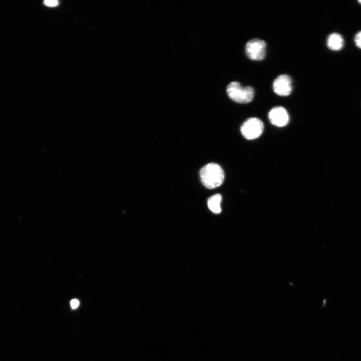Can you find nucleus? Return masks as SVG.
Segmentation results:
<instances>
[{"mask_svg": "<svg viewBox=\"0 0 361 361\" xmlns=\"http://www.w3.org/2000/svg\"><path fill=\"white\" fill-rule=\"evenodd\" d=\"M201 180L208 189H215L220 186L224 179V172L221 166L212 162L204 166L200 171Z\"/></svg>", "mask_w": 361, "mask_h": 361, "instance_id": "f257e3e1", "label": "nucleus"}, {"mask_svg": "<svg viewBox=\"0 0 361 361\" xmlns=\"http://www.w3.org/2000/svg\"><path fill=\"white\" fill-rule=\"evenodd\" d=\"M226 90L229 97L238 103H248L252 100L254 96V91L252 87H243L236 81L230 83Z\"/></svg>", "mask_w": 361, "mask_h": 361, "instance_id": "f03ea898", "label": "nucleus"}, {"mask_svg": "<svg viewBox=\"0 0 361 361\" xmlns=\"http://www.w3.org/2000/svg\"><path fill=\"white\" fill-rule=\"evenodd\" d=\"M263 130V122L256 117L248 118L241 127L242 134L248 140L255 139L259 137L262 134Z\"/></svg>", "mask_w": 361, "mask_h": 361, "instance_id": "7ed1b4c3", "label": "nucleus"}, {"mask_svg": "<svg viewBox=\"0 0 361 361\" xmlns=\"http://www.w3.org/2000/svg\"><path fill=\"white\" fill-rule=\"evenodd\" d=\"M266 43L259 39L249 41L245 46V53L247 57L252 60H263L266 54Z\"/></svg>", "mask_w": 361, "mask_h": 361, "instance_id": "20e7f679", "label": "nucleus"}, {"mask_svg": "<svg viewBox=\"0 0 361 361\" xmlns=\"http://www.w3.org/2000/svg\"><path fill=\"white\" fill-rule=\"evenodd\" d=\"M274 92L282 96L290 94L292 90V80L288 75L282 74L278 76L273 83Z\"/></svg>", "mask_w": 361, "mask_h": 361, "instance_id": "39448f33", "label": "nucleus"}, {"mask_svg": "<svg viewBox=\"0 0 361 361\" xmlns=\"http://www.w3.org/2000/svg\"><path fill=\"white\" fill-rule=\"evenodd\" d=\"M268 118L270 122L277 127H283L289 121V115L286 110L281 106L272 108L269 112Z\"/></svg>", "mask_w": 361, "mask_h": 361, "instance_id": "423d86ee", "label": "nucleus"}, {"mask_svg": "<svg viewBox=\"0 0 361 361\" xmlns=\"http://www.w3.org/2000/svg\"><path fill=\"white\" fill-rule=\"evenodd\" d=\"M344 43L342 36L337 33H332L329 35L326 40L328 49L334 51L341 50L344 46Z\"/></svg>", "mask_w": 361, "mask_h": 361, "instance_id": "0eeeda50", "label": "nucleus"}, {"mask_svg": "<svg viewBox=\"0 0 361 361\" xmlns=\"http://www.w3.org/2000/svg\"><path fill=\"white\" fill-rule=\"evenodd\" d=\"M222 196L219 194L210 197L208 200V206L209 209L214 213H220L221 212L220 206Z\"/></svg>", "mask_w": 361, "mask_h": 361, "instance_id": "6e6552de", "label": "nucleus"}, {"mask_svg": "<svg viewBox=\"0 0 361 361\" xmlns=\"http://www.w3.org/2000/svg\"><path fill=\"white\" fill-rule=\"evenodd\" d=\"M354 42L355 46L361 49V31H358L354 36Z\"/></svg>", "mask_w": 361, "mask_h": 361, "instance_id": "1a4fd4ad", "label": "nucleus"}, {"mask_svg": "<svg viewBox=\"0 0 361 361\" xmlns=\"http://www.w3.org/2000/svg\"><path fill=\"white\" fill-rule=\"evenodd\" d=\"M44 4L48 7H55L59 4V2L55 0H46L44 2Z\"/></svg>", "mask_w": 361, "mask_h": 361, "instance_id": "9d476101", "label": "nucleus"}, {"mask_svg": "<svg viewBox=\"0 0 361 361\" xmlns=\"http://www.w3.org/2000/svg\"><path fill=\"white\" fill-rule=\"evenodd\" d=\"M70 305L73 309H75L78 307L79 305V301L76 299H72L70 302Z\"/></svg>", "mask_w": 361, "mask_h": 361, "instance_id": "9b49d317", "label": "nucleus"}, {"mask_svg": "<svg viewBox=\"0 0 361 361\" xmlns=\"http://www.w3.org/2000/svg\"><path fill=\"white\" fill-rule=\"evenodd\" d=\"M357 2L361 5V0L357 1Z\"/></svg>", "mask_w": 361, "mask_h": 361, "instance_id": "f8f14e48", "label": "nucleus"}]
</instances>
